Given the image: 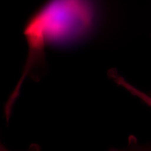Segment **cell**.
Returning a JSON list of instances; mask_svg holds the SVG:
<instances>
[{"instance_id": "7a4b0ae2", "label": "cell", "mask_w": 151, "mask_h": 151, "mask_svg": "<svg viewBox=\"0 0 151 151\" xmlns=\"http://www.w3.org/2000/svg\"><path fill=\"white\" fill-rule=\"evenodd\" d=\"M113 80L116 83L120 86L123 87L132 95L138 97L139 99L146 104L148 106L151 108V96L148 95L140 90L133 86L126 81L124 78L116 73L113 76Z\"/></svg>"}, {"instance_id": "6da1fadb", "label": "cell", "mask_w": 151, "mask_h": 151, "mask_svg": "<svg viewBox=\"0 0 151 151\" xmlns=\"http://www.w3.org/2000/svg\"><path fill=\"white\" fill-rule=\"evenodd\" d=\"M97 9L93 0H49L30 17L24 29L29 54L25 75H39L45 67L47 45L81 43L95 30Z\"/></svg>"}, {"instance_id": "5b68a950", "label": "cell", "mask_w": 151, "mask_h": 151, "mask_svg": "<svg viewBox=\"0 0 151 151\" xmlns=\"http://www.w3.org/2000/svg\"></svg>"}, {"instance_id": "277c9868", "label": "cell", "mask_w": 151, "mask_h": 151, "mask_svg": "<svg viewBox=\"0 0 151 151\" xmlns=\"http://www.w3.org/2000/svg\"><path fill=\"white\" fill-rule=\"evenodd\" d=\"M0 151H10L8 149H7L5 146L2 145V144L1 145L0 147ZM27 151H40L39 147L38 145H32V146H30V148H29Z\"/></svg>"}, {"instance_id": "3957f363", "label": "cell", "mask_w": 151, "mask_h": 151, "mask_svg": "<svg viewBox=\"0 0 151 151\" xmlns=\"http://www.w3.org/2000/svg\"><path fill=\"white\" fill-rule=\"evenodd\" d=\"M111 151H151V140L142 142L134 135H130L125 147L114 148Z\"/></svg>"}]
</instances>
